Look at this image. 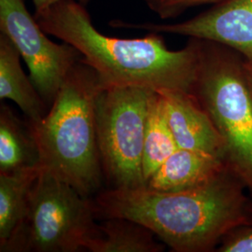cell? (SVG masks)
I'll use <instances>...</instances> for the list:
<instances>
[{
  "instance_id": "6da1fadb",
  "label": "cell",
  "mask_w": 252,
  "mask_h": 252,
  "mask_svg": "<svg viewBox=\"0 0 252 252\" xmlns=\"http://www.w3.org/2000/svg\"><path fill=\"white\" fill-rule=\"evenodd\" d=\"M231 168L195 189L162 192L108 189L93 202L97 219L124 218L146 226L177 252H208L233 231L252 225V197Z\"/></svg>"
},
{
  "instance_id": "7a4b0ae2",
  "label": "cell",
  "mask_w": 252,
  "mask_h": 252,
  "mask_svg": "<svg viewBox=\"0 0 252 252\" xmlns=\"http://www.w3.org/2000/svg\"><path fill=\"white\" fill-rule=\"evenodd\" d=\"M47 34L72 45L105 86H141L191 93L198 69L200 39L172 51L158 33L119 38L100 33L83 4L60 1L35 15Z\"/></svg>"
},
{
  "instance_id": "3957f363",
  "label": "cell",
  "mask_w": 252,
  "mask_h": 252,
  "mask_svg": "<svg viewBox=\"0 0 252 252\" xmlns=\"http://www.w3.org/2000/svg\"><path fill=\"white\" fill-rule=\"evenodd\" d=\"M105 86L97 72L80 60L40 121L28 124L45 170L89 197L102 181L95 101Z\"/></svg>"
},
{
  "instance_id": "277c9868",
  "label": "cell",
  "mask_w": 252,
  "mask_h": 252,
  "mask_svg": "<svg viewBox=\"0 0 252 252\" xmlns=\"http://www.w3.org/2000/svg\"><path fill=\"white\" fill-rule=\"evenodd\" d=\"M192 94L226 146V162L252 197V83L248 60L225 45L200 39Z\"/></svg>"
},
{
  "instance_id": "5b68a950",
  "label": "cell",
  "mask_w": 252,
  "mask_h": 252,
  "mask_svg": "<svg viewBox=\"0 0 252 252\" xmlns=\"http://www.w3.org/2000/svg\"><path fill=\"white\" fill-rule=\"evenodd\" d=\"M93 202L45 171L29 197L27 216L1 252H77L95 236Z\"/></svg>"
},
{
  "instance_id": "8992f818",
  "label": "cell",
  "mask_w": 252,
  "mask_h": 252,
  "mask_svg": "<svg viewBox=\"0 0 252 252\" xmlns=\"http://www.w3.org/2000/svg\"><path fill=\"white\" fill-rule=\"evenodd\" d=\"M153 91L141 86H103L97 94L100 159L112 189L145 187V130Z\"/></svg>"
},
{
  "instance_id": "52a82bcc",
  "label": "cell",
  "mask_w": 252,
  "mask_h": 252,
  "mask_svg": "<svg viewBox=\"0 0 252 252\" xmlns=\"http://www.w3.org/2000/svg\"><path fill=\"white\" fill-rule=\"evenodd\" d=\"M0 29L18 50L36 90L50 108L81 54L72 45L55 43L46 36L24 0H0Z\"/></svg>"
},
{
  "instance_id": "ba28073f",
  "label": "cell",
  "mask_w": 252,
  "mask_h": 252,
  "mask_svg": "<svg viewBox=\"0 0 252 252\" xmlns=\"http://www.w3.org/2000/svg\"><path fill=\"white\" fill-rule=\"evenodd\" d=\"M155 33L209 40L227 46L252 63V0H225L197 16L177 24H124Z\"/></svg>"
},
{
  "instance_id": "9c48e42d",
  "label": "cell",
  "mask_w": 252,
  "mask_h": 252,
  "mask_svg": "<svg viewBox=\"0 0 252 252\" xmlns=\"http://www.w3.org/2000/svg\"><path fill=\"white\" fill-rule=\"evenodd\" d=\"M180 149L209 153L226 161V146L212 119L191 93L157 90Z\"/></svg>"
},
{
  "instance_id": "30bf717a",
  "label": "cell",
  "mask_w": 252,
  "mask_h": 252,
  "mask_svg": "<svg viewBox=\"0 0 252 252\" xmlns=\"http://www.w3.org/2000/svg\"><path fill=\"white\" fill-rule=\"evenodd\" d=\"M228 168L226 161L215 155L179 148L147 181L145 187L162 192L195 189L215 180Z\"/></svg>"
},
{
  "instance_id": "8fae6325",
  "label": "cell",
  "mask_w": 252,
  "mask_h": 252,
  "mask_svg": "<svg viewBox=\"0 0 252 252\" xmlns=\"http://www.w3.org/2000/svg\"><path fill=\"white\" fill-rule=\"evenodd\" d=\"M21 54L8 36L0 35V98L13 101L29 124L40 121L48 112V106L42 99L31 78L27 77L21 66Z\"/></svg>"
},
{
  "instance_id": "7c38bea8",
  "label": "cell",
  "mask_w": 252,
  "mask_h": 252,
  "mask_svg": "<svg viewBox=\"0 0 252 252\" xmlns=\"http://www.w3.org/2000/svg\"><path fill=\"white\" fill-rule=\"evenodd\" d=\"M42 171L40 165L0 173V251L27 216L32 188Z\"/></svg>"
},
{
  "instance_id": "4fadbf2b",
  "label": "cell",
  "mask_w": 252,
  "mask_h": 252,
  "mask_svg": "<svg viewBox=\"0 0 252 252\" xmlns=\"http://www.w3.org/2000/svg\"><path fill=\"white\" fill-rule=\"evenodd\" d=\"M146 226L124 218H108L97 225L96 234L86 245L92 252H160L163 246Z\"/></svg>"
},
{
  "instance_id": "5bb4252c",
  "label": "cell",
  "mask_w": 252,
  "mask_h": 252,
  "mask_svg": "<svg viewBox=\"0 0 252 252\" xmlns=\"http://www.w3.org/2000/svg\"><path fill=\"white\" fill-rule=\"evenodd\" d=\"M39 164V153L29 125H24L7 105L0 108V173Z\"/></svg>"
},
{
  "instance_id": "9a60e30c",
  "label": "cell",
  "mask_w": 252,
  "mask_h": 252,
  "mask_svg": "<svg viewBox=\"0 0 252 252\" xmlns=\"http://www.w3.org/2000/svg\"><path fill=\"white\" fill-rule=\"evenodd\" d=\"M179 149L167 121L162 95L153 91L149 103L143 151L145 185L164 161Z\"/></svg>"
},
{
  "instance_id": "2e32d148",
  "label": "cell",
  "mask_w": 252,
  "mask_h": 252,
  "mask_svg": "<svg viewBox=\"0 0 252 252\" xmlns=\"http://www.w3.org/2000/svg\"><path fill=\"white\" fill-rule=\"evenodd\" d=\"M217 252H252V225L238 228L228 234Z\"/></svg>"
},
{
  "instance_id": "e0dca14e",
  "label": "cell",
  "mask_w": 252,
  "mask_h": 252,
  "mask_svg": "<svg viewBox=\"0 0 252 252\" xmlns=\"http://www.w3.org/2000/svg\"><path fill=\"white\" fill-rule=\"evenodd\" d=\"M225 0H162L154 10L161 19L174 18L189 8L205 4H218Z\"/></svg>"
},
{
  "instance_id": "ac0fdd59",
  "label": "cell",
  "mask_w": 252,
  "mask_h": 252,
  "mask_svg": "<svg viewBox=\"0 0 252 252\" xmlns=\"http://www.w3.org/2000/svg\"><path fill=\"white\" fill-rule=\"evenodd\" d=\"M60 1H63V0H32L34 6H35V9H36V14H39L43 11H45L46 9L51 8L52 6H54V4L60 2ZM81 4H86L89 0H78Z\"/></svg>"
},
{
  "instance_id": "d6986e66",
  "label": "cell",
  "mask_w": 252,
  "mask_h": 252,
  "mask_svg": "<svg viewBox=\"0 0 252 252\" xmlns=\"http://www.w3.org/2000/svg\"><path fill=\"white\" fill-rule=\"evenodd\" d=\"M161 1H162V0H146V2L148 3V5L150 6V8L153 9V10L156 9V8L158 7V5H159V3H160Z\"/></svg>"
},
{
  "instance_id": "ffe728a7",
  "label": "cell",
  "mask_w": 252,
  "mask_h": 252,
  "mask_svg": "<svg viewBox=\"0 0 252 252\" xmlns=\"http://www.w3.org/2000/svg\"><path fill=\"white\" fill-rule=\"evenodd\" d=\"M248 64H249V71H250V76H251L252 83V63L248 61Z\"/></svg>"
}]
</instances>
